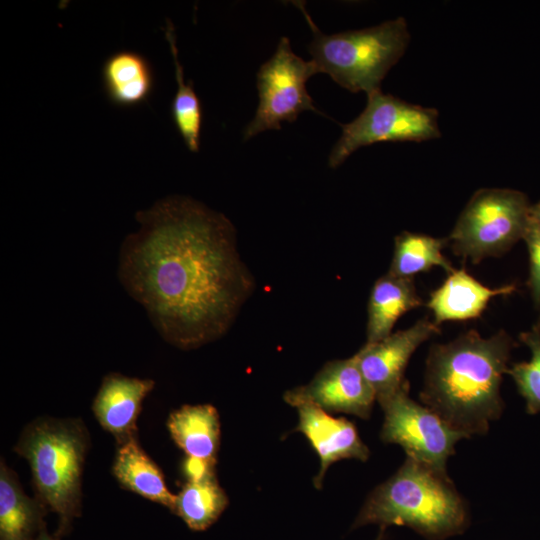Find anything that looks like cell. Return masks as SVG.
<instances>
[{"mask_svg":"<svg viewBox=\"0 0 540 540\" xmlns=\"http://www.w3.org/2000/svg\"><path fill=\"white\" fill-rule=\"evenodd\" d=\"M136 220L140 227L124 239L119 256L126 291L178 348L224 335L255 286L230 220L184 196L163 198Z\"/></svg>","mask_w":540,"mask_h":540,"instance_id":"obj_1","label":"cell"},{"mask_svg":"<svg viewBox=\"0 0 540 540\" xmlns=\"http://www.w3.org/2000/svg\"><path fill=\"white\" fill-rule=\"evenodd\" d=\"M514 346L504 330L489 338L469 330L433 345L420 401L468 438L486 434L504 409L500 385Z\"/></svg>","mask_w":540,"mask_h":540,"instance_id":"obj_2","label":"cell"},{"mask_svg":"<svg viewBox=\"0 0 540 540\" xmlns=\"http://www.w3.org/2000/svg\"><path fill=\"white\" fill-rule=\"evenodd\" d=\"M367 524L406 526L428 540H443L465 531L469 512L447 472L406 456L369 494L352 527Z\"/></svg>","mask_w":540,"mask_h":540,"instance_id":"obj_3","label":"cell"},{"mask_svg":"<svg viewBox=\"0 0 540 540\" xmlns=\"http://www.w3.org/2000/svg\"><path fill=\"white\" fill-rule=\"evenodd\" d=\"M89 435L80 419L39 417L22 431L14 451L31 468L36 497L58 515L56 537L81 515V480Z\"/></svg>","mask_w":540,"mask_h":540,"instance_id":"obj_4","label":"cell"},{"mask_svg":"<svg viewBox=\"0 0 540 540\" xmlns=\"http://www.w3.org/2000/svg\"><path fill=\"white\" fill-rule=\"evenodd\" d=\"M294 4L311 29L308 50L318 73H326L352 93L380 91L386 74L408 47L406 20L398 17L374 27L328 35L316 26L303 2Z\"/></svg>","mask_w":540,"mask_h":540,"instance_id":"obj_5","label":"cell"},{"mask_svg":"<svg viewBox=\"0 0 540 540\" xmlns=\"http://www.w3.org/2000/svg\"><path fill=\"white\" fill-rule=\"evenodd\" d=\"M527 196L513 189L477 190L447 238L453 252L479 263L500 256L523 239L530 222Z\"/></svg>","mask_w":540,"mask_h":540,"instance_id":"obj_6","label":"cell"},{"mask_svg":"<svg viewBox=\"0 0 540 540\" xmlns=\"http://www.w3.org/2000/svg\"><path fill=\"white\" fill-rule=\"evenodd\" d=\"M438 111L403 101L381 90L367 95L364 110L342 125L328 165L340 166L353 152L378 142H422L441 136Z\"/></svg>","mask_w":540,"mask_h":540,"instance_id":"obj_7","label":"cell"},{"mask_svg":"<svg viewBox=\"0 0 540 540\" xmlns=\"http://www.w3.org/2000/svg\"><path fill=\"white\" fill-rule=\"evenodd\" d=\"M318 70L312 60L296 55L287 37L280 38L276 51L256 75L259 103L253 119L243 131L245 141L283 121L294 122L304 111L322 114L314 105L306 83Z\"/></svg>","mask_w":540,"mask_h":540,"instance_id":"obj_8","label":"cell"},{"mask_svg":"<svg viewBox=\"0 0 540 540\" xmlns=\"http://www.w3.org/2000/svg\"><path fill=\"white\" fill-rule=\"evenodd\" d=\"M378 403L384 412L381 440L400 445L407 457L434 469L446 472L456 443L468 439L430 408L411 399L409 383Z\"/></svg>","mask_w":540,"mask_h":540,"instance_id":"obj_9","label":"cell"},{"mask_svg":"<svg viewBox=\"0 0 540 540\" xmlns=\"http://www.w3.org/2000/svg\"><path fill=\"white\" fill-rule=\"evenodd\" d=\"M284 400L294 407L308 403L326 412L368 419L376 395L353 355L327 362L308 384L286 391Z\"/></svg>","mask_w":540,"mask_h":540,"instance_id":"obj_10","label":"cell"},{"mask_svg":"<svg viewBox=\"0 0 540 540\" xmlns=\"http://www.w3.org/2000/svg\"><path fill=\"white\" fill-rule=\"evenodd\" d=\"M439 332V325L423 318L408 329L391 333L377 342L365 343L354 355L378 402L408 383L404 372L412 354L423 342Z\"/></svg>","mask_w":540,"mask_h":540,"instance_id":"obj_11","label":"cell"},{"mask_svg":"<svg viewBox=\"0 0 540 540\" xmlns=\"http://www.w3.org/2000/svg\"><path fill=\"white\" fill-rule=\"evenodd\" d=\"M299 415L296 431L309 441L320 458V469L314 478L321 488L328 467L341 459L366 461L370 455L355 425L344 417H333L323 409L308 403L296 406Z\"/></svg>","mask_w":540,"mask_h":540,"instance_id":"obj_12","label":"cell"},{"mask_svg":"<svg viewBox=\"0 0 540 540\" xmlns=\"http://www.w3.org/2000/svg\"><path fill=\"white\" fill-rule=\"evenodd\" d=\"M151 379L127 377L109 373L102 379L92 403V411L104 430L117 444L137 436V418L144 398L153 390Z\"/></svg>","mask_w":540,"mask_h":540,"instance_id":"obj_13","label":"cell"},{"mask_svg":"<svg viewBox=\"0 0 540 540\" xmlns=\"http://www.w3.org/2000/svg\"><path fill=\"white\" fill-rule=\"evenodd\" d=\"M515 289L514 284L489 288L464 269L454 270L430 294L427 306L433 313L436 325L445 321L475 319L482 314L493 297L511 294Z\"/></svg>","mask_w":540,"mask_h":540,"instance_id":"obj_14","label":"cell"},{"mask_svg":"<svg viewBox=\"0 0 540 540\" xmlns=\"http://www.w3.org/2000/svg\"><path fill=\"white\" fill-rule=\"evenodd\" d=\"M167 428L186 458L215 466L221 431L213 405H183L171 412Z\"/></svg>","mask_w":540,"mask_h":540,"instance_id":"obj_15","label":"cell"},{"mask_svg":"<svg viewBox=\"0 0 540 540\" xmlns=\"http://www.w3.org/2000/svg\"><path fill=\"white\" fill-rule=\"evenodd\" d=\"M101 76L107 98L119 107L145 103L155 86L154 71L149 60L131 50L111 54L103 63Z\"/></svg>","mask_w":540,"mask_h":540,"instance_id":"obj_16","label":"cell"},{"mask_svg":"<svg viewBox=\"0 0 540 540\" xmlns=\"http://www.w3.org/2000/svg\"><path fill=\"white\" fill-rule=\"evenodd\" d=\"M47 507L28 497L15 472L0 463V540H35L46 529Z\"/></svg>","mask_w":540,"mask_h":540,"instance_id":"obj_17","label":"cell"},{"mask_svg":"<svg viewBox=\"0 0 540 540\" xmlns=\"http://www.w3.org/2000/svg\"><path fill=\"white\" fill-rule=\"evenodd\" d=\"M112 473L123 488L172 511L176 495L167 488L161 469L142 449L138 436L117 444Z\"/></svg>","mask_w":540,"mask_h":540,"instance_id":"obj_18","label":"cell"},{"mask_svg":"<svg viewBox=\"0 0 540 540\" xmlns=\"http://www.w3.org/2000/svg\"><path fill=\"white\" fill-rule=\"evenodd\" d=\"M422 305L413 279L399 278L388 273L378 278L368 300L366 343L388 337L403 314Z\"/></svg>","mask_w":540,"mask_h":540,"instance_id":"obj_19","label":"cell"},{"mask_svg":"<svg viewBox=\"0 0 540 540\" xmlns=\"http://www.w3.org/2000/svg\"><path fill=\"white\" fill-rule=\"evenodd\" d=\"M228 503L214 468L186 476L171 512L179 516L189 529L204 531L218 520Z\"/></svg>","mask_w":540,"mask_h":540,"instance_id":"obj_20","label":"cell"},{"mask_svg":"<svg viewBox=\"0 0 540 540\" xmlns=\"http://www.w3.org/2000/svg\"><path fill=\"white\" fill-rule=\"evenodd\" d=\"M446 244L447 238L404 231L395 237L394 253L387 273L413 279L414 275L439 266L450 274L455 269L442 254Z\"/></svg>","mask_w":540,"mask_h":540,"instance_id":"obj_21","label":"cell"},{"mask_svg":"<svg viewBox=\"0 0 540 540\" xmlns=\"http://www.w3.org/2000/svg\"><path fill=\"white\" fill-rule=\"evenodd\" d=\"M165 36L173 57L177 84L171 103L172 120L187 148L191 152H198L203 118L202 106L193 84L185 82L183 67L178 57L174 26L169 19L166 20Z\"/></svg>","mask_w":540,"mask_h":540,"instance_id":"obj_22","label":"cell"},{"mask_svg":"<svg viewBox=\"0 0 540 540\" xmlns=\"http://www.w3.org/2000/svg\"><path fill=\"white\" fill-rule=\"evenodd\" d=\"M520 340L529 347L531 358L527 362L513 364L506 373L525 399L526 412L534 415L540 412V324L536 323L531 330L521 333Z\"/></svg>","mask_w":540,"mask_h":540,"instance_id":"obj_23","label":"cell"},{"mask_svg":"<svg viewBox=\"0 0 540 540\" xmlns=\"http://www.w3.org/2000/svg\"><path fill=\"white\" fill-rule=\"evenodd\" d=\"M523 240L530 258L529 287L534 301L540 305V233L529 225Z\"/></svg>","mask_w":540,"mask_h":540,"instance_id":"obj_24","label":"cell"},{"mask_svg":"<svg viewBox=\"0 0 540 540\" xmlns=\"http://www.w3.org/2000/svg\"><path fill=\"white\" fill-rule=\"evenodd\" d=\"M529 225L540 233V201L530 207Z\"/></svg>","mask_w":540,"mask_h":540,"instance_id":"obj_25","label":"cell"},{"mask_svg":"<svg viewBox=\"0 0 540 540\" xmlns=\"http://www.w3.org/2000/svg\"><path fill=\"white\" fill-rule=\"evenodd\" d=\"M35 540H56V539H54L53 537H51V536L47 533L46 529H44V530L38 535V537H37Z\"/></svg>","mask_w":540,"mask_h":540,"instance_id":"obj_26","label":"cell"},{"mask_svg":"<svg viewBox=\"0 0 540 540\" xmlns=\"http://www.w3.org/2000/svg\"><path fill=\"white\" fill-rule=\"evenodd\" d=\"M381 528H382V529H381V532H380V534H379V536H378V538H377L376 540H383V537H384V529H385V528H384V527H381Z\"/></svg>","mask_w":540,"mask_h":540,"instance_id":"obj_27","label":"cell"},{"mask_svg":"<svg viewBox=\"0 0 540 540\" xmlns=\"http://www.w3.org/2000/svg\"><path fill=\"white\" fill-rule=\"evenodd\" d=\"M537 323H539V324H540V318H539V320H538V322H537Z\"/></svg>","mask_w":540,"mask_h":540,"instance_id":"obj_28","label":"cell"}]
</instances>
